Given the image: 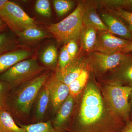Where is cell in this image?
Returning a JSON list of instances; mask_svg holds the SVG:
<instances>
[{
	"label": "cell",
	"instance_id": "obj_8",
	"mask_svg": "<svg viewBox=\"0 0 132 132\" xmlns=\"http://www.w3.org/2000/svg\"><path fill=\"white\" fill-rule=\"evenodd\" d=\"M88 69L91 68L87 60L82 57H75L64 68L56 67L54 74L59 80L68 86Z\"/></svg>",
	"mask_w": 132,
	"mask_h": 132
},
{
	"label": "cell",
	"instance_id": "obj_2",
	"mask_svg": "<svg viewBox=\"0 0 132 132\" xmlns=\"http://www.w3.org/2000/svg\"><path fill=\"white\" fill-rule=\"evenodd\" d=\"M85 3V2H79L76 8L68 16L48 27V32L59 43L66 45L70 41L76 42L80 39L85 27L83 15Z\"/></svg>",
	"mask_w": 132,
	"mask_h": 132
},
{
	"label": "cell",
	"instance_id": "obj_14",
	"mask_svg": "<svg viewBox=\"0 0 132 132\" xmlns=\"http://www.w3.org/2000/svg\"><path fill=\"white\" fill-rule=\"evenodd\" d=\"M32 52L25 49L14 50L0 55V74L18 62L26 60Z\"/></svg>",
	"mask_w": 132,
	"mask_h": 132
},
{
	"label": "cell",
	"instance_id": "obj_9",
	"mask_svg": "<svg viewBox=\"0 0 132 132\" xmlns=\"http://www.w3.org/2000/svg\"><path fill=\"white\" fill-rule=\"evenodd\" d=\"M45 85L49 93L52 110L56 113L70 94L69 88L68 85L59 80L55 74L49 76Z\"/></svg>",
	"mask_w": 132,
	"mask_h": 132
},
{
	"label": "cell",
	"instance_id": "obj_1",
	"mask_svg": "<svg viewBox=\"0 0 132 132\" xmlns=\"http://www.w3.org/2000/svg\"><path fill=\"white\" fill-rule=\"evenodd\" d=\"M71 132H121L126 123L109 105L100 85L90 77L76 98Z\"/></svg>",
	"mask_w": 132,
	"mask_h": 132
},
{
	"label": "cell",
	"instance_id": "obj_32",
	"mask_svg": "<svg viewBox=\"0 0 132 132\" xmlns=\"http://www.w3.org/2000/svg\"><path fill=\"white\" fill-rule=\"evenodd\" d=\"M132 52V41L127 46L124 48L121 52V53L125 54L128 52Z\"/></svg>",
	"mask_w": 132,
	"mask_h": 132
},
{
	"label": "cell",
	"instance_id": "obj_18",
	"mask_svg": "<svg viewBox=\"0 0 132 132\" xmlns=\"http://www.w3.org/2000/svg\"><path fill=\"white\" fill-rule=\"evenodd\" d=\"M0 132H26L23 127L18 126L9 113L0 110Z\"/></svg>",
	"mask_w": 132,
	"mask_h": 132
},
{
	"label": "cell",
	"instance_id": "obj_3",
	"mask_svg": "<svg viewBox=\"0 0 132 132\" xmlns=\"http://www.w3.org/2000/svg\"><path fill=\"white\" fill-rule=\"evenodd\" d=\"M101 86L102 93L109 105L126 123L130 120V96L132 87L104 81Z\"/></svg>",
	"mask_w": 132,
	"mask_h": 132
},
{
	"label": "cell",
	"instance_id": "obj_13",
	"mask_svg": "<svg viewBox=\"0 0 132 132\" xmlns=\"http://www.w3.org/2000/svg\"><path fill=\"white\" fill-rule=\"evenodd\" d=\"M100 17L107 27L109 32L132 41V32L120 19L106 13H102Z\"/></svg>",
	"mask_w": 132,
	"mask_h": 132
},
{
	"label": "cell",
	"instance_id": "obj_24",
	"mask_svg": "<svg viewBox=\"0 0 132 132\" xmlns=\"http://www.w3.org/2000/svg\"><path fill=\"white\" fill-rule=\"evenodd\" d=\"M26 132H59L53 126L50 121L27 125H22Z\"/></svg>",
	"mask_w": 132,
	"mask_h": 132
},
{
	"label": "cell",
	"instance_id": "obj_10",
	"mask_svg": "<svg viewBox=\"0 0 132 132\" xmlns=\"http://www.w3.org/2000/svg\"><path fill=\"white\" fill-rule=\"evenodd\" d=\"M132 41L116 37L109 31H102L97 38L94 51L109 54L121 52Z\"/></svg>",
	"mask_w": 132,
	"mask_h": 132
},
{
	"label": "cell",
	"instance_id": "obj_33",
	"mask_svg": "<svg viewBox=\"0 0 132 132\" xmlns=\"http://www.w3.org/2000/svg\"><path fill=\"white\" fill-rule=\"evenodd\" d=\"M6 26V23L2 20V19L0 18V31L2 30Z\"/></svg>",
	"mask_w": 132,
	"mask_h": 132
},
{
	"label": "cell",
	"instance_id": "obj_6",
	"mask_svg": "<svg viewBox=\"0 0 132 132\" xmlns=\"http://www.w3.org/2000/svg\"><path fill=\"white\" fill-rule=\"evenodd\" d=\"M0 18L16 35L27 28L37 27L33 18L19 5L9 1L0 9Z\"/></svg>",
	"mask_w": 132,
	"mask_h": 132
},
{
	"label": "cell",
	"instance_id": "obj_28",
	"mask_svg": "<svg viewBox=\"0 0 132 132\" xmlns=\"http://www.w3.org/2000/svg\"><path fill=\"white\" fill-rule=\"evenodd\" d=\"M71 60L70 56L67 50L66 45H65L61 51L59 62L57 67L60 68H64Z\"/></svg>",
	"mask_w": 132,
	"mask_h": 132
},
{
	"label": "cell",
	"instance_id": "obj_29",
	"mask_svg": "<svg viewBox=\"0 0 132 132\" xmlns=\"http://www.w3.org/2000/svg\"><path fill=\"white\" fill-rule=\"evenodd\" d=\"M116 14L120 16L129 24L130 30L132 32V13L122 9H116Z\"/></svg>",
	"mask_w": 132,
	"mask_h": 132
},
{
	"label": "cell",
	"instance_id": "obj_17",
	"mask_svg": "<svg viewBox=\"0 0 132 132\" xmlns=\"http://www.w3.org/2000/svg\"><path fill=\"white\" fill-rule=\"evenodd\" d=\"M35 102L36 117L40 120L45 117L50 104L49 93L45 84L39 92Z\"/></svg>",
	"mask_w": 132,
	"mask_h": 132
},
{
	"label": "cell",
	"instance_id": "obj_4",
	"mask_svg": "<svg viewBox=\"0 0 132 132\" xmlns=\"http://www.w3.org/2000/svg\"><path fill=\"white\" fill-rule=\"evenodd\" d=\"M49 76L47 72L43 73L20 86L13 102L16 111L22 114L29 113L39 92Z\"/></svg>",
	"mask_w": 132,
	"mask_h": 132
},
{
	"label": "cell",
	"instance_id": "obj_22",
	"mask_svg": "<svg viewBox=\"0 0 132 132\" xmlns=\"http://www.w3.org/2000/svg\"><path fill=\"white\" fill-rule=\"evenodd\" d=\"M40 61L43 64L49 68H56L57 61V51L54 45H50L46 47L42 52Z\"/></svg>",
	"mask_w": 132,
	"mask_h": 132
},
{
	"label": "cell",
	"instance_id": "obj_35",
	"mask_svg": "<svg viewBox=\"0 0 132 132\" xmlns=\"http://www.w3.org/2000/svg\"><path fill=\"white\" fill-rule=\"evenodd\" d=\"M130 103L131 108V116L132 115V91L130 96Z\"/></svg>",
	"mask_w": 132,
	"mask_h": 132
},
{
	"label": "cell",
	"instance_id": "obj_20",
	"mask_svg": "<svg viewBox=\"0 0 132 132\" xmlns=\"http://www.w3.org/2000/svg\"><path fill=\"white\" fill-rule=\"evenodd\" d=\"M17 35L23 40L34 42L40 40L49 36L46 31L37 27H31L25 29L17 34Z\"/></svg>",
	"mask_w": 132,
	"mask_h": 132
},
{
	"label": "cell",
	"instance_id": "obj_27",
	"mask_svg": "<svg viewBox=\"0 0 132 132\" xmlns=\"http://www.w3.org/2000/svg\"><path fill=\"white\" fill-rule=\"evenodd\" d=\"M11 85L0 80V110H6L7 107L8 93Z\"/></svg>",
	"mask_w": 132,
	"mask_h": 132
},
{
	"label": "cell",
	"instance_id": "obj_11",
	"mask_svg": "<svg viewBox=\"0 0 132 132\" xmlns=\"http://www.w3.org/2000/svg\"><path fill=\"white\" fill-rule=\"evenodd\" d=\"M76 98L70 94L56 112L52 124L59 132H64L68 129L70 119L73 115Z\"/></svg>",
	"mask_w": 132,
	"mask_h": 132
},
{
	"label": "cell",
	"instance_id": "obj_31",
	"mask_svg": "<svg viewBox=\"0 0 132 132\" xmlns=\"http://www.w3.org/2000/svg\"><path fill=\"white\" fill-rule=\"evenodd\" d=\"M121 132H132V120L126 123L125 127Z\"/></svg>",
	"mask_w": 132,
	"mask_h": 132
},
{
	"label": "cell",
	"instance_id": "obj_7",
	"mask_svg": "<svg viewBox=\"0 0 132 132\" xmlns=\"http://www.w3.org/2000/svg\"><path fill=\"white\" fill-rule=\"evenodd\" d=\"M130 56L120 52L109 54L94 51L90 53L87 60L95 75L103 77L118 67Z\"/></svg>",
	"mask_w": 132,
	"mask_h": 132
},
{
	"label": "cell",
	"instance_id": "obj_19",
	"mask_svg": "<svg viewBox=\"0 0 132 132\" xmlns=\"http://www.w3.org/2000/svg\"><path fill=\"white\" fill-rule=\"evenodd\" d=\"M90 71L91 69H86L78 78L69 85L70 94L73 97L77 98L84 90L89 80Z\"/></svg>",
	"mask_w": 132,
	"mask_h": 132
},
{
	"label": "cell",
	"instance_id": "obj_12",
	"mask_svg": "<svg viewBox=\"0 0 132 132\" xmlns=\"http://www.w3.org/2000/svg\"><path fill=\"white\" fill-rule=\"evenodd\" d=\"M103 81L132 87V56L130 55L118 67L103 77Z\"/></svg>",
	"mask_w": 132,
	"mask_h": 132
},
{
	"label": "cell",
	"instance_id": "obj_34",
	"mask_svg": "<svg viewBox=\"0 0 132 132\" xmlns=\"http://www.w3.org/2000/svg\"><path fill=\"white\" fill-rule=\"evenodd\" d=\"M8 1V0H0V9L2 8Z\"/></svg>",
	"mask_w": 132,
	"mask_h": 132
},
{
	"label": "cell",
	"instance_id": "obj_16",
	"mask_svg": "<svg viewBox=\"0 0 132 132\" xmlns=\"http://www.w3.org/2000/svg\"><path fill=\"white\" fill-rule=\"evenodd\" d=\"M97 30L91 26H85L80 36L82 50L85 53L94 52L97 41Z\"/></svg>",
	"mask_w": 132,
	"mask_h": 132
},
{
	"label": "cell",
	"instance_id": "obj_26",
	"mask_svg": "<svg viewBox=\"0 0 132 132\" xmlns=\"http://www.w3.org/2000/svg\"><path fill=\"white\" fill-rule=\"evenodd\" d=\"M36 12L39 14L46 17H50L52 14L50 3L48 0H38L35 5Z\"/></svg>",
	"mask_w": 132,
	"mask_h": 132
},
{
	"label": "cell",
	"instance_id": "obj_30",
	"mask_svg": "<svg viewBox=\"0 0 132 132\" xmlns=\"http://www.w3.org/2000/svg\"><path fill=\"white\" fill-rule=\"evenodd\" d=\"M67 50L68 52L71 60H72L76 57L78 50V46L76 42L71 40L66 45Z\"/></svg>",
	"mask_w": 132,
	"mask_h": 132
},
{
	"label": "cell",
	"instance_id": "obj_5",
	"mask_svg": "<svg viewBox=\"0 0 132 132\" xmlns=\"http://www.w3.org/2000/svg\"><path fill=\"white\" fill-rule=\"evenodd\" d=\"M45 69L35 58L26 59L0 74V80L7 82L12 87L20 86L40 75Z\"/></svg>",
	"mask_w": 132,
	"mask_h": 132
},
{
	"label": "cell",
	"instance_id": "obj_23",
	"mask_svg": "<svg viewBox=\"0 0 132 132\" xmlns=\"http://www.w3.org/2000/svg\"><path fill=\"white\" fill-rule=\"evenodd\" d=\"M17 45L13 35L6 32L0 34V55L14 50Z\"/></svg>",
	"mask_w": 132,
	"mask_h": 132
},
{
	"label": "cell",
	"instance_id": "obj_15",
	"mask_svg": "<svg viewBox=\"0 0 132 132\" xmlns=\"http://www.w3.org/2000/svg\"><path fill=\"white\" fill-rule=\"evenodd\" d=\"M95 5L92 2H86L83 15L84 26H91L97 31H109L108 28L97 13Z\"/></svg>",
	"mask_w": 132,
	"mask_h": 132
},
{
	"label": "cell",
	"instance_id": "obj_21",
	"mask_svg": "<svg viewBox=\"0 0 132 132\" xmlns=\"http://www.w3.org/2000/svg\"><path fill=\"white\" fill-rule=\"evenodd\" d=\"M92 2L96 7L122 9L132 13V0H101Z\"/></svg>",
	"mask_w": 132,
	"mask_h": 132
},
{
	"label": "cell",
	"instance_id": "obj_25",
	"mask_svg": "<svg viewBox=\"0 0 132 132\" xmlns=\"http://www.w3.org/2000/svg\"><path fill=\"white\" fill-rule=\"evenodd\" d=\"M53 2L55 12L59 17L68 13L75 5L74 2L69 0H54Z\"/></svg>",
	"mask_w": 132,
	"mask_h": 132
}]
</instances>
